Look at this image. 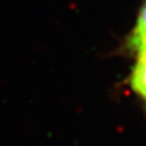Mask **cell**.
Masks as SVG:
<instances>
[{"mask_svg":"<svg viewBox=\"0 0 146 146\" xmlns=\"http://www.w3.org/2000/svg\"><path fill=\"white\" fill-rule=\"evenodd\" d=\"M138 55V61L130 77V84L135 93L146 100V49L139 51Z\"/></svg>","mask_w":146,"mask_h":146,"instance_id":"obj_1","label":"cell"},{"mask_svg":"<svg viewBox=\"0 0 146 146\" xmlns=\"http://www.w3.org/2000/svg\"><path fill=\"white\" fill-rule=\"evenodd\" d=\"M129 48L136 52L146 49V3L141 7L136 27L129 38Z\"/></svg>","mask_w":146,"mask_h":146,"instance_id":"obj_2","label":"cell"}]
</instances>
